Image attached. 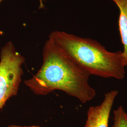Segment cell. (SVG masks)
Instances as JSON below:
<instances>
[{
    "instance_id": "obj_6",
    "label": "cell",
    "mask_w": 127,
    "mask_h": 127,
    "mask_svg": "<svg viewBox=\"0 0 127 127\" xmlns=\"http://www.w3.org/2000/svg\"><path fill=\"white\" fill-rule=\"evenodd\" d=\"M114 123L112 127H127V114L123 106L114 111Z\"/></svg>"
},
{
    "instance_id": "obj_7",
    "label": "cell",
    "mask_w": 127,
    "mask_h": 127,
    "mask_svg": "<svg viewBox=\"0 0 127 127\" xmlns=\"http://www.w3.org/2000/svg\"><path fill=\"white\" fill-rule=\"evenodd\" d=\"M7 127H41L38 125H31V126H20L15 124H12L9 125Z\"/></svg>"
},
{
    "instance_id": "obj_3",
    "label": "cell",
    "mask_w": 127,
    "mask_h": 127,
    "mask_svg": "<svg viewBox=\"0 0 127 127\" xmlns=\"http://www.w3.org/2000/svg\"><path fill=\"white\" fill-rule=\"evenodd\" d=\"M25 58L11 41L3 46L0 53V110L7 101L17 95L24 74Z\"/></svg>"
},
{
    "instance_id": "obj_5",
    "label": "cell",
    "mask_w": 127,
    "mask_h": 127,
    "mask_svg": "<svg viewBox=\"0 0 127 127\" xmlns=\"http://www.w3.org/2000/svg\"><path fill=\"white\" fill-rule=\"evenodd\" d=\"M119 9V30L123 47V51L125 66H127V0H112Z\"/></svg>"
},
{
    "instance_id": "obj_4",
    "label": "cell",
    "mask_w": 127,
    "mask_h": 127,
    "mask_svg": "<svg viewBox=\"0 0 127 127\" xmlns=\"http://www.w3.org/2000/svg\"><path fill=\"white\" fill-rule=\"evenodd\" d=\"M118 94L117 90L108 92L101 104L90 107L84 127H108L110 115Z\"/></svg>"
},
{
    "instance_id": "obj_1",
    "label": "cell",
    "mask_w": 127,
    "mask_h": 127,
    "mask_svg": "<svg viewBox=\"0 0 127 127\" xmlns=\"http://www.w3.org/2000/svg\"><path fill=\"white\" fill-rule=\"evenodd\" d=\"M91 75L49 39L43 47L41 68L24 83L36 95H47L59 90L85 104L96 94L89 83Z\"/></svg>"
},
{
    "instance_id": "obj_2",
    "label": "cell",
    "mask_w": 127,
    "mask_h": 127,
    "mask_svg": "<svg viewBox=\"0 0 127 127\" xmlns=\"http://www.w3.org/2000/svg\"><path fill=\"white\" fill-rule=\"evenodd\" d=\"M49 40L91 75L123 80L125 64L123 51L110 52L98 41L56 31Z\"/></svg>"
},
{
    "instance_id": "obj_8",
    "label": "cell",
    "mask_w": 127,
    "mask_h": 127,
    "mask_svg": "<svg viewBox=\"0 0 127 127\" xmlns=\"http://www.w3.org/2000/svg\"><path fill=\"white\" fill-rule=\"evenodd\" d=\"M3 0H0V4L1 2ZM40 1V6H39V9H43L44 8V2L45 1V0H39Z\"/></svg>"
}]
</instances>
